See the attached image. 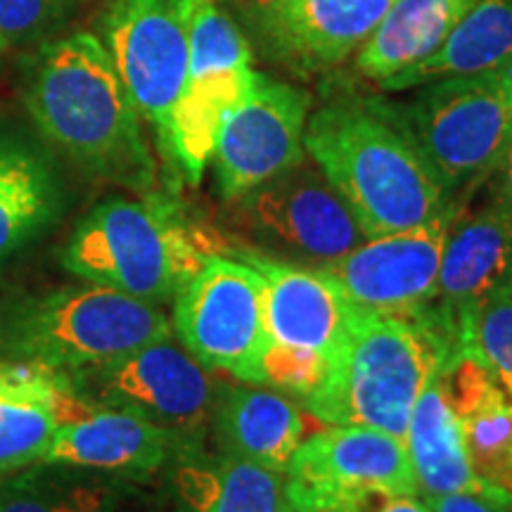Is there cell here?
Instances as JSON below:
<instances>
[{"label": "cell", "instance_id": "cell-1", "mask_svg": "<svg viewBox=\"0 0 512 512\" xmlns=\"http://www.w3.org/2000/svg\"><path fill=\"white\" fill-rule=\"evenodd\" d=\"M43 136L98 181L150 195L157 162L105 43L79 31L43 43L24 86Z\"/></svg>", "mask_w": 512, "mask_h": 512}, {"label": "cell", "instance_id": "cell-2", "mask_svg": "<svg viewBox=\"0 0 512 512\" xmlns=\"http://www.w3.org/2000/svg\"><path fill=\"white\" fill-rule=\"evenodd\" d=\"M304 150L368 238L420 226L460 200L373 100L330 102L313 112Z\"/></svg>", "mask_w": 512, "mask_h": 512}, {"label": "cell", "instance_id": "cell-3", "mask_svg": "<svg viewBox=\"0 0 512 512\" xmlns=\"http://www.w3.org/2000/svg\"><path fill=\"white\" fill-rule=\"evenodd\" d=\"M456 354L425 309L408 316L361 311L347 342L304 406L328 425L373 427L406 439L415 401Z\"/></svg>", "mask_w": 512, "mask_h": 512}, {"label": "cell", "instance_id": "cell-4", "mask_svg": "<svg viewBox=\"0 0 512 512\" xmlns=\"http://www.w3.org/2000/svg\"><path fill=\"white\" fill-rule=\"evenodd\" d=\"M221 242L195 226L171 197H112L76 223L60 261L86 283L164 304L188 285Z\"/></svg>", "mask_w": 512, "mask_h": 512}, {"label": "cell", "instance_id": "cell-5", "mask_svg": "<svg viewBox=\"0 0 512 512\" xmlns=\"http://www.w3.org/2000/svg\"><path fill=\"white\" fill-rule=\"evenodd\" d=\"M406 102L373 100L413 140L453 197L496 171L512 140V86L503 69L425 83Z\"/></svg>", "mask_w": 512, "mask_h": 512}, {"label": "cell", "instance_id": "cell-6", "mask_svg": "<svg viewBox=\"0 0 512 512\" xmlns=\"http://www.w3.org/2000/svg\"><path fill=\"white\" fill-rule=\"evenodd\" d=\"M169 337L174 325L157 304L91 283L22 306L10 347L29 363L69 375L107 366Z\"/></svg>", "mask_w": 512, "mask_h": 512}, {"label": "cell", "instance_id": "cell-7", "mask_svg": "<svg viewBox=\"0 0 512 512\" xmlns=\"http://www.w3.org/2000/svg\"><path fill=\"white\" fill-rule=\"evenodd\" d=\"M197 0H114L102 17V38L140 117L157 136L174 174L171 119L190 62V24Z\"/></svg>", "mask_w": 512, "mask_h": 512}, {"label": "cell", "instance_id": "cell-8", "mask_svg": "<svg viewBox=\"0 0 512 512\" xmlns=\"http://www.w3.org/2000/svg\"><path fill=\"white\" fill-rule=\"evenodd\" d=\"M233 204L247 238L287 264L328 266L368 240L349 204L306 157Z\"/></svg>", "mask_w": 512, "mask_h": 512}, {"label": "cell", "instance_id": "cell-9", "mask_svg": "<svg viewBox=\"0 0 512 512\" xmlns=\"http://www.w3.org/2000/svg\"><path fill=\"white\" fill-rule=\"evenodd\" d=\"M252 46L235 19L216 0H197L190 24L188 76L171 119L174 174L190 185L211 162L216 136L226 114L254 86Z\"/></svg>", "mask_w": 512, "mask_h": 512}, {"label": "cell", "instance_id": "cell-10", "mask_svg": "<svg viewBox=\"0 0 512 512\" xmlns=\"http://www.w3.org/2000/svg\"><path fill=\"white\" fill-rule=\"evenodd\" d=\"M174 330L202 366L261 384V361L271 344L264 278L247 261L209 256L176 294Z\"/></svg>", "mask_w": 512, "mask_h": 512}, {"label": "cell", "instance_id": "cell-11", "mask_svg": "<svg viewBox=\"0 0 512 512\" xmlns=\"http://www.w3.org/2000/svg\"><path fill=\"white\" fill-rule=\"evenodd\" d=\"M88 406L117 408L155 422L178 439L195 437L214 418L221 387L174 337L119 361L64 375Z\"/></svg>", "mask_w": 512, "mask_h": 512}, {"label": "cell", "instance_id": "cell-12", "mask_svg": "<svg viewBox=\"0 0 512 512\" xmlns=\"http://www.w3.org/2000/svg\"><path fill=\"white\" fill-rule=\"evenodd\" d=\"M394 0H235L252 53L302 79L328 74L373 36Z\"/></svg>", "mask_w": 512, "mask_h": 512}, {"label": "cell", "instance_id": "cell-13", "mask_svg": "<svg viewBox=\"0 0 512 512\" xmlns=\"http://www.w3.org/2000/svg\"><path fill=\"white\" fill-rule=\"evenodd\" d=\"M309 107L304 88L256 74L249 93L223 119L211 152L223 200H240L256 185L302 162Z\"/></svg>", "mask_w": 512, "mask_h": 512}, {"label": "cell", "instance_id": "cell-14", "mask_svg": "<svg viewBox=\"0 0 512 512\" xmlns=\"http://www.w3.org/2000/svg\"><path fill=\"white\" fill-rule=\"evenodd\" d=\"M465 200L453 202L420 226L377 235L342 259L320 266L358 311L380 316L418 313L437 294L444 247Z\"/></svg>", "mask_w": 512, "mask_h": 512}, {"label": "cell", "instance_id": "cell-15", "mask_svg": "<svg viewBox=\"0 0 512 512\" xmlns=\"http://www.w3.org/2000/svg\"><path fill=\"white\" fill-rule=\"evenodd\" d=\"M285 477L297 512H318L366 491L418 496L406 441L373 427L330 425L309 434Z\"/></svg>", "mask_w": 512, "mask_h": 512}, {"label": "cell", "instance_id": "cell-16", "mask_svg": "<svg viewBox=\"0 0 512 512\" xmlns=\"http://www.w3.org/2000/svg\"><path fill=\"white\" fill-rule=\"evenodd\" d=\"M512 290V209L494 197L460 209L448 233L437 294L425 311L451 337L460 354V335L475 313L498 294Z\"/></svg>", "mask_w": 512, "mask_h": 512}, {"label": "cell", "instance_id": "cell-17", "mask_svg": "<svg viewBox=\"0 0 512 512\" xmlns=\"http://www.w3.org/2000/svg\"><path fill=\"white\" fill-rule=\"evenodd\" d=\"M238 256L264 278V313L271 344L311 349L332 361L361 313L337 280L318 268L287 264L249 249H242Z\"/></svg>", "mask_w": 512, "mask_h": 512}, {"label": "cell", "instance_id": "cell-18", "mask_svg": "<svg viewBox=\"0 0 512 512\" xmlns=\"http://www.w3.org/2000/svg\"><path fill=\"white\" fill-rule=\"evenodd\" d=\"M441 377L479 489L512 508V401L472 354L453 356Z\"/></svg>", "mask_w": 512, "mask_h": 512}, {"label": "cell", "instance_id": "cell-19", "mask_svg": "<svg viewBox=\"0 0 512 512\" xmlns=\"http://www.w3.org/2000/svg\"><path fill=\"white\" fill-rule=\"evenodd\" d=\"M62 373L38 363L0 366V475L43 463L62 422L88 413Z\"/></svg>", "mask_w": 512, "mask_h": 512}, {"label": "cell", "instance_id": "cell-20", "mask_svg": "<svg viewBox=\"0 0 512 512\" xmlns=\"http://www.w3.org/2000/svg\"><path fill=\"white\" fill-rule=\"evenodd\" d=\"M176 441L174 432L140 415L93 406L88 413L57 427L43 463L145 475L169 460Z\"/></svg>", "mask_w": 512, "mask_h": 512}, {"label": "cell", "instance_id": "cell-21", "mask_svg": "<svg viewBox=\"0 0 512 512\" xmlns=\"http://www.w3.org/2000/svg\"><path fill=\"white\" fill-rule=\"evenodd\" d=\"M214 422L223 453L278 472H287L306 439V420L297 403L252 382L221 389Z\"/></svg>", "mask_w": 512, "mask_h": 512}, {"label": "cell", "instance_id": "cell-22", "mask_svg": "<svg viewBox=\"0 0 512 512\" xmlns=\"http://www.w3.org/2000/svg\"><path fill=\"white\" fill-rule=\"evenodd\" d=\"M512 62V0H477L453 34L430 57L380 81L382 91L399 93L448 76H472Z\"/></svg>", "mask_w": 512, "mask_h": 512}, {"label": "cell", "instance_id": "cell-23", "mask_svg": "<svg viewBox=\"0 0 512 512\" xmlns=\"http://www.w3.org/2000/svg\"><path fill=\"white\" fill-rule=\"evenodd\" d=\"M477 0H394L373 36L358 48L356 69L384 81L430 57Z\"/></svg>", "mask_w": 512, "mask_h": 512}, {"label": "cell", "instance_id": "cell-24", "mask_svg": "<svg viewBox=\"0 0 512 512\" xmlns=\"http://www.w3.org/2000/svg\"><path fill=\"white\" fill-rule=\"evenodd\" d=\"M403 441L411 456L418 496L482 491L467 463L463 434L441 373L432 377L415 401Z\"/></svg>", "mask_w": 512, "mask_h": 512}, {"label": "cell", "instance_id": "cell-25", "mask_svg": "<svg viewBox=\"0 0 512 512\" xmlns=\"http://www.w3.org/2000/svg\"><path fill=\"white\" fill-rule=\"evenodd\" d=\"M53 169L27 145L0 138V261L27 247L60 216Z\"/></svg>", "mask_w": 512, "mask_h": 512}, {"label": "cell", "instance_id": "cell-26", "mask_svg": "<svg viewBox=\"0 0 512 512\" xmlns=\"http://www.w3.org/2000/svg\"><path fill=\"white\" fill-rule=\"evenodd\" d=\"M178 489L192 512H297L285 472L228 453L214 463L183 467Z\"/></svg>", "mask_w": 512, "mask_h": 512}, {"label": "cell", "instance_id": "cell-27", "mask_svg": "<svg viewBox=\"0 0 512 512\" xmlns=\"http://www.w3.org/2000/svg\"><path fill=\"white\" fill-rule=\"evenodd\" d=\"M74 472L48 463L24 467L0 482V512H112V491Z\"/></svg>", "mask_w": 512, "mask_h": 512}, {"label": "cell", "instance_id": "cell-28", "mask_svg": "<svg viewBox=\"0 0 512 512\" xmlns=\"http://www.w3.org/2000/svg\"><path fill=\"white\" fill-rule=\"evenodd\" d=\"M460 354L479 358L512 401V290L484 304L465 325Z\"/></svg>", "mask_w": 512, "mask_h": 512}, {"label": "cell", "instance_id": "cell-29", "mask_svg": "<svg viewBox=\"0 0 512 512\" xmlns=\"http://www.w3.org/2000/svg\"><path fill=\"white\" fill-rule=\"evenodd\" d=\"M330 370V358L311 349L268 344L261 361V384L306 399L316 392Z\"/></svg>", "mask_w": 512, "mask_h": 512}, {"label": "cell", "instance_id": "cell-30", "mask_svg": "<svg viewBox=\"0 0 512 512\" xmlns=\"http://www.w3.org/2000/svg\"><path fill=\"white\" fill-rule=\"evenodd\" d=\"M64 0H0V34L5 41L43 36L62 15Z\"/></svg>", "mask_w": 512, "mask_h": 512}, {"label": "cell", "instance_id": "cell-31", "mask_svg": "<svg viewBox=\"0 0 512 512\" xmlns=\"http://www.w3.org/2000/svg\"><path fill=\"white\" fill-rule=\"evenodd\" d=\"M318 512H430L420 496L389 494V491H366L328 505Z\"/></svg>", "mask_w": 512, "mask_h": 512}, {"label": "cell", "instance_id": "cell-32", "mask_svg": "<svg viewBox=\"0 0 512 512\" xmlns=\"http://www.w3.org/2000/svg\"><path fill=\"white\" fill-rule=\"evenodd\" d=\"M430 512H512L508 505L482 491H456V494L420 496Z\"/></svg>", "mask_w": 512, "mask_h": 512}, {"label": "cell", "instance_id": "cell-33", "mask_svg": "<svg viewBox=\"0 0 512 512\" xmlns=\"http://www.w3.org/2000/svg\"><path fill=\"white\" fill-rule=\"evenodd\" d=\"M489 197H494V200L512 209V140L508 150H505L501 164H498L494 174H491Z\"/></svg>", "mask_w": 512, "mask_h": 512}, {"label": "cell", "instance_id": "cell-34", "mask_svg": "<svg viewBox=\"0 0 512 512\" xmlns=\"http://www.w3.org/2000/svg\"><path fill=\"white\" fill-rule=\"evenodd\" d=\"M503 74L508 76V81H510V86H512V62H510V64H505V67H503Z\"/></svg>", "mask_w": 512, "mask_h": 512}, {"label": "cell", "instance_id": "cell-35", "mask_svg": "<svg viewBox=\"0 0 512 512\" xmlns=\"http://www.w3.org/2000/svg\"><path fill=\"white\" fill-rule=\"evenodd\" d=\"M5 48H8V41H5V36L0 34V57H3V53H5Z\"/></svg>", "mask_w": 512, "mask_h": 512}, {"label": "cell", "instance_id": "cell-36", "mask_svg": "<svg viewBox=\"0 0 512 512\" xmlns=\"http://www.w3.org/2000/svg\"><path fill=\"white\" fill-rule=\"evenodd\" d=\"M178 512H192V510H190V508H181Z\"/></svg>", "mask_w": 512, "mask_h": 512}]
</instances>
